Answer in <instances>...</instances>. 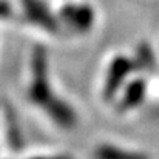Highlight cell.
Instances as JSON below:
<instances>
[{
  "label": "cell",
  "instance_id": "6da1fadb",
  "mask_svg": "<svg viewBox=\"0 0 159 159\" xmlns=\"http://www.w3.org/2000/svg\"><path fill=\"white\" fill-rule=\"evenodd\" d=\"M33 71H34V82L31 85L30 98L36 104L43 107L59 125H62L63 128H71L76 124L74 111L50 91V84L47 79V60H45L43 50H37L34 53Z\"/></svg>",
  "mask_w": 159,
  "mask_h": 159
},
{
  "label": "cell",
  "instance_id": "7a4b0ae2",
  "mask_svg": "<svg viewBox=\"0 0 159 159\" xmlns=\"http://www.w3.org/2000/svg\"><path fill=\"white\" fill-rule=\"evenodd\" d=\"M133 70V63L124 57V56H119L116 57L113 62H111V66H110V71H108V77H107V84H105V98L110 99L117 87L122 84L124 77L128 76V73Z\"/></svg>",
  "mask_w": 159,
  "mask_h": 159
},
{
  "label": "cell",
  "instance_id": "3957f363",
  "mask_svg": "<svg viewBox=\"0 0 159 159\" xmlns=\"http://www.w3.org/2000/svg\"><path fill=\"white\" fill-rule=\"evenodd\" d=\"M62 16L77 31H87L93 23V11L88 6H66L62 9Z\"/></svg>",
  "mask_w": 159,
  "mask_h": 159
},
{
  "label": "cell",
  "instance_id": "277c9868",
  "mask_svg": "<svg viewBox=\"0 0 159 159\" xmlns=\"http://www.w3.org/2000/svg\"><path fill=\"white\" fill-rule=\"evenodd\" d=\"M25 8H26V12H30V17L40 23L42 26H45L47 30H51L56 31L57 28V23L53 17L50 16L48 9L42 5V2H37V0H25Z\"/></svg>",
  "mask_w": 159,
  "mask_h": 159
},
{
  "label": "cell",
  "instance_id": "5b68a950",
  "mask_svg": "<svg viewBox=\"0 0 159 159\" xmlns=\"http://www.w3.org/2000/svg\"><path fill=\"white\" fill-rule=\"evenodd\" d=\"M145 90H147V85L142 79H138V80H133L127 90H125V94L122 98V102H120V108L122 110H128V108H134L138 107L144 96H145Z\"/></svg>",
  "mask_w": 159,
  "mask_h": 159
},
{
  "label": "cell",
  "instance_id": "8992f818",
  "mask_svg": "<svg viewBox=\"0 0 159 159\" xmlns=\"http://www.w3.org/2000/svg\"><path fill=\"white\" fill-rule=\"evenodd\" d=\"M94 159H148L142 153L122 150L113 145H102L94 152Z\"/></svg>",
  "mask_w": 159,
  "mask_h": 159
},
{
  "label": "cell",
  "instance_id": "52a82bcc",
  "mask_svg": "<svg viewBox=\"0 0 159 159\" xmlns=\"http://www.w3.org/2000/svg\"><path fill=\"white\" fill-rule=\"evenodd\" d=\"M34 159H70L68 156H56V158H34Z\"/></svg>",
  "mask_w": 159,
  "mask_h": 159
}]
</instances>
